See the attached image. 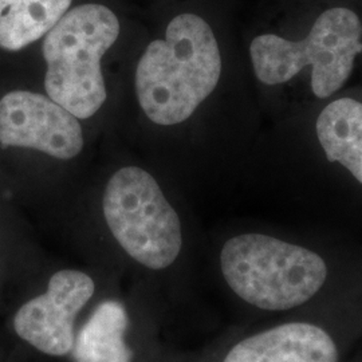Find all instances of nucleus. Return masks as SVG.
<instances>
[{"instance_id": "obj_1", "label": "nucleus", "mask_w": 362, "mask_h": 362, "mask_svg": "<svg viewBox=\"0 0 362 362\" xmlns=\"http://www.w3.org/2000/svg\"><path fill=\"white\" fill-rule=\"evenodd\" d=\"M219 45L207 22L194 13L170 21L165 39L145 49L136 69V94L146 117L170 127L192 116L219 83Z\"/></svg>"}, {"instance_id": "obj_2", "label": "nucleus", "mask_w": 362, "mask_h": 362, "mask_svg": "<svg viewBox=\"0 0 362 362\" xmlns=\"http://www.w3.org/2000/svg\"><path fill=\"white\" fill-rule=\"evenodd\" d=\"M118 35L116 13L94 3L71 8L45 35V89L78 119L94 116L106 101L101 59Z\"/></svg>"}, {"instance_id": "obj_3", "label": "nucleus", "mask_w": 362, "mask_h": 362, "mask_svg": "<svg viewBox=\"0 0 362 362\" xmlns=\"http://www.w3.org/2000/svg\"><path fill=\"white\" fill-rule=\"evenodd\" d=\"M220 266L238 297L263 310L303 305L324 286V259L305 247L263 233H243L221 250Z\"/></svg>"}, {"instance_id": "obj_4", "label": "nucleus", "mask_w": 362, "mask_h": 362, "mask_svg": "<svg viewBox=\"0 0 362 362\" xmlns=\"http://www.w3.org/2000/svg\"><path fill=\"white\" fill-rule=\"evenodd\" d=\"M362 23L357 13L334 7L321 13L303 40L264 34L251 42L250 55L255 76L266 85H281L310 66L311 89L329 98L350 77L354 59L362 52Z\"/></svg>"}, {"instance_id": "obj_5", "label": "nucleus", "mask_w": 362, "mask_h": 362, "mask_svg": "<svg viewBox=\"0 0 362 362\" xmlns=\"http://www.w3.org/2000/svg\"><path fill=\"white\" fill-rule=\"evenodd\" d=\"M104 216L110 233L130 257L163 270L180 254V219L155 177L137 167L119 169L105 189Z\"/></svg>"}, {"instance_id": "obj_6", "label": "nucleus", "mask_w": 362, "mask_h": 362, "mask_svg": "<svg viewBox=\"0 0 362 362\" xmlns=\"http://www.w3.org/2000/svg\"><path fill=\"white\" fill-rule=\"evenodd\" d=\"M0 144L71 160L83 148L76 116L39 93L13 90L0 98Z\"/></svg>"}, {"instance_id": "obj_7", "label": "nucleus", "mask_w": 362, "mask_h": 362, "mask_svg": "<svg viewBox=\"0 0 362 362\" xmlns=\"http://www.w3.org/2000/svg\"><path fill=\"white\" fill-rule=\"evenodd\" d=\"M94 294V282L85 272L54 274L45 294L25 303L15 315L16 334L35 349L65 356L74 346V322Z\"/></svg>"}, {"instance_id": "obj_8", "label": "nucleus", "mask_w": 362, "mask_h": 362, "mask_svg": "<svg viewBox=\"0 0 362 362\" xmlns=\"http://www.w3.org/2000/svg\"><path fill=\"white\" fill-rule=\"evenodd\" d=\"M223 362H338V350L324 329L291 322L240 341Z\"/></svg>"}, {"instance_id": "obj_9", "label": "nucleus", "mask_w": 362, "mask_h": 362, "mask_svg": "<svg viewBox=\"0 0 362 362\" xmlns=\"http://www.w3.org/2000/svg\"><path fill=\"white\" fill-rule=\"evenodd\" d=\"M317 137L330 163H339L362 184V104L341 98L317 119Z\"/></svg>"}, {"instance_id": "obj_10", "label": "nucleus", "mask_w": 362, "mask_h": 362, "mask_svg": "<svg viewBox=\"0 0 362 362\" xmlns=\"http://www.w3.org/2000/svg\"><path fill=\"white\" fill-rule=\"evenodd\" d=\"M128 315L116 300L101 303L74 339L77 362H130L132 351L125 344Z\"/></svg>"}, {"instance_id": "obj_11", "label": "nucleus", "mask_w": 362, "mask_h": 362, "mask_svg": "<svg viewBox=\"0 0 362 362\" xmlns=\"http://www.w3.org/2000/svg\"><path fill=\"white\" fill-rule=\"evenodd\" d=\"M73 0H0V47L19 52L45 37Z\"/></svg>"}]
</instances>
